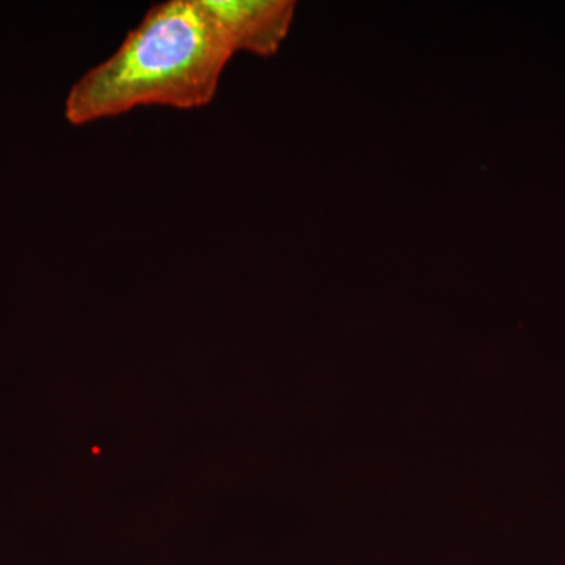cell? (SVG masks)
Wrapping results in <instances>:
<instances>
[{"instance_id": "obj_1", "label": "cell", "mask_w": 565, "mask_h": 565, "mask_svg": "<svg viewBox=\"0 0 565 565\" xmlns=\"http://www.w3.org/2000/svg\"><path fill=\"white\" fill-rule=\"evenodd\" d=\"M233 55L204 0L159 3L107 61L71 87L66 120L88 125L141 106L200 109L214 99Z\"/></svg>"}, {"instance_id": "obj_2", "label": "cell", "mask_w": 565, "mask_h": 565, "mask_svg": "<svg viewBox=\"0 0 565 565\" xmlns=\"http://www.w3.org/2000/svg\"><path fill=\"white\" fill-rule=\"evenodd\" d=\"M221 24L234 52L269 57L291 28L296 3L291 0H204Z\"/></svg>"}]
</instances>
